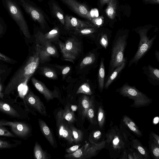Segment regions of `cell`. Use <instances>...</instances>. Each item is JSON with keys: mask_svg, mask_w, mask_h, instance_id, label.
<instances>
[{"mask_svg": "<svg viewBox=\"0 0 159 159\" xmlns=\"http://www.w3.org/2000/svg\"><path fill=\"white\" fill-rule=\"evenodd\" d=\"M34 156L37 159H48L49 157L47 153L44 151L41 146L36 142L34 149Z\"/></svg>", "mask_w": 159, "mask_h": 159, "instance_id": "83f0119b", "label": "cell"}, {"mask_svg": "<svg viewBox=\"0 0 159 159\" xmlns=\"http://www.w3.org/2000/svg\"><path fill=\"white\" fill-rule=\"evenodd\" d=\"M60 0L80 16L90 20L92 19L90 11L85 4L76 0Z\"/></svg>", "mask_w": 159, "mask_h": 159, "instance_id": "9c48e42d", "label": "cell"}, {"mask_svg": "<svg viewBox=\"0 0 159 159\" xmlns=\"http://www.w3.org/2000/svg\"><path fill=\"white\" fill-rule=\"evenodd\" d=\"M12 147V144L8 142L0 139V149L9 148Z\"/></svg>", "mask_w": 159, "mask_h": 159, "instance_id": "f35d334b", "label": "cell"}, {"mask_svg": "<svg viewBox=\"0 0 159 159\" xmlns=\"http://www.w3.org/2000/svg\"><path fill=\"white\" fill-rule=\"evenodd\" d=\"M145 1L152 3H159V0H144Z\"/></svg>", "mask_w": 159, "mask_h": 159, "instance_id": "c3c4849f", "label": "cell"}, {"mask_svg": "<svg viewBox=\"0 0 159 159\" xmlns=\"http://www.w3.org/2000/svg\"><path fill=\"white\" fill-rule=\"evenodd\" d=\"M104 62V58L102 57L101 58L98 76V86L101 92L103 91L105 84V67Z\"/></svg>", "mask_w": 159, "mask_h": 159, "instance_id": "484cf974", "label": "cell"}, {"mask_svg": "<svg viewBox=\"0 0 159 159\" xmlns=\"http://www.w3.org/2000/svg\"><path fill=\"white\" fill-rule=\"evenodd\" d=\"M148 30L147 28H143L136 31L139 36V42L136 52L129 61V67L133 64L136 65L151 48L157 35L150 38L148 36Z\"/></svg>", "mask_w": 159, "mask_h": 159, "instance_id": "5b68a950", "label": "cell"}, {"mask_svg": "<svg viewBox=\"0 0 159 159\" xmlns=\"http://www.w3.org/2000/svg\"><path fill=\"white\" fill-rule=\"evenodd\" d=\"M128 37L127 32H120L116 34L113 40L107 76L116 67L124 62H127L126 58L124 57V52Z\"/></svg>", "mask_w": 159, "mask_h": 159, "instance_id": "7a4b0ae2", "label": "cell"}, {"mask_svg": "<svg viewBox=\"0 0 159 159\" xmlns=\"http://www.w3.org/2000/svg\"><path fill=\"white\" fill-rule=\"evenodd\" d=\"M70 127L71 131L74 142L75 143H77L80 142L83 139L82 132L73 126L70 125Z\"/></svg>", "mask_w": 159, "mask_h": 159, "instance_id": "4dcf8cb0", "label": "cell"}, {"mask_svg": "<svg viewBox=\"0 0 159 159\" xmlns=\"http://www.w3.org/2000/svg\"><path fill=\"white\" fill-rule=\"evenodd\" d=\"M38 120L41 132L51 145L54 147L55 141L51 130L43 120L41 119H39Z\"/></svg>", "mask_w": 159, "mask_h": 159, "instance_id": "44dd1931", "label": "cell"}, {"mask_svg": "<svg viewBox=\"0 0 159 159\" xmlns=\"http://www.w3.org/2000/svg\"><path fill=\"white\" fill-rule=\"evenodd\" d=\"M111 34L106 31L102 30L98 32L95 41L98 48L107 49L111 42Z\"/></svg>", "mask_w": 159, "mask_h": 159, "instance_id": "ac0fdd59", "label": "cell"}, {"mask_svg": "<svg viewBox=\"0 0 159 159\" xmlns=\"http://www.w3.org/2000/svg\"><path fill=\"white\" fill-rule=\"evenodd\" d=\"M56 117L65 120L69 124L73 123L76 120L74 112L69 105L67 106L64 109L58 111Z\"/></svg>", "mask_w": 159, "mask_h": 159, "instance_id": "ffe728a7", "label": "cell"}, {"mask_svg": "<svg viewBox=\"0 0 159 159\" xmlns=\"http://www.w3.org/2000/svg\"><path fill=\"white\" fill-rule=\"evenodd\" d=\"M123 121L124 123L132 131L138 135H141L142 134L137 126H134L125 120Z\"/></svg>", "mask_w": 159, "mask_h": 159, "instance_id": "e575fe53", "label": "cell"}, {"mask_svg": "<svg viewBox=\"0 0 159 159\" xmlns=\"http://www.w3.org/2000/svg\"><path fill=\"white\" fill-rule=\"evenodd\" d=\"M90 99L89 96L84 95L80 98L79 103V111L83 120L86 117L89 107Z\"/></svg>", "mask_w": 159, "mask_h": 159, "instance_id": "603a6c76", "label": "cell"}, {"mask_svg": "<svg viewBox=\"0 0 159 159\" xmlns=\"http://www.w3.org/2000/svg\"><path fill=\"white\" fill-rule=\"evenodd\" d=\"M135 147L141 154L146 158L148 157L147 153L146 152L142 146L140 145H138L136 147Z\"/></svg>", "mask_w": 159, "mask_h": 159, "instance_id": "60d3db41", "label": "cell"}, {"mask_svg": "<svg viewBox=\"0 0 159 159\" xmlns=\"http://www.w3.org/2000/svg\"><path fill=\"white\" fill-rule=\"evenodd\" d=\"M38 44L40 62L41 63H43L48 61L51 57H58V54L56 48L52 43Z\"/></svg>", "mask_w": 159, "mask_h": 159, "instance_id": "30bf717a", "label": "cell"}, {"mask_svg": "<svg viewBox=\"0 0 159 159\" xmlns=\"http://www.w3.org/2000/svg\"><path fill=\"white\" fill-rule=\"evenodd\" d=\"M94 110V98L93 97H92L90 99V105L87 111L86 117L92 124H95L96 122L95 119Z\"/></svg>", "mask_w": 159, "mask_h": 159, "instance_id": "f546056e", "label": "cell"}, {"mask_svg": "<svg viewBox=\"0 0 159 159\" xmlns=\"http://www.w3.org/2000/svg\"><path fill=\"white\" fill-rule=\"evenodd\" d=\"M39 62V45L37 43L35 52L13 75L5 89L4 94H9L20 85L25 84L37 69Z\"/></svg>", "mask_w": 159, "mask_h": 159, "instance_id": "6da1fadb", "label": "cell"}, {"mask_svg": "<svg viewBox=\"0 0 159 159\" xmlns=\"http://www.w3.org/2000/svg\"><path fill=\"white\" fill-rule=\"evenodd\" d=\"M64 60L74 63L81 51V43L75 37L68 39L65 42H57Z\"/></svg>", "mask_w": 159, "mask_h": 159, "instance_id": "8992f818", "label": "cell"}, {"mask_svg": "<svg viewBox=\"0 0 159 159\" xmlns=\"http://www.w3.org/2000/svg\"><path fill=\"white\" fill-rule=\"evenodd\" d=\"M43 74L48 78L55 79L57 78L56 72L49 67L44 66L40 68Z\"/></svg>", "mask_w": 159, "mask_h": 159, "instance_id": "1f68e13d", "label": "cell"}, {"mask_svg": "<svg viewBox=\"0 0 159 159\" xmlns=\"http://www.w3.org/2000/svg\"><path fill=\"white\" fill-rule=\"evenodd\" d=\"M0 135L8 137H15V136L11 133L2 126H0Z\"/></svg>", "mask_w": 159, "mask_h": 159, "instance_id": "8d00e7d4", "label": "cell"}, {"mask_svg": "<svg viewBox=\"0 0 159 159\" xmlns=\"http://www.w3.org/2000/svg\"><path fill=\"white\" fill-rule=\"evenodd\" d=\"M102 143L89 145L85 144L75 152L69 154L71 159H85L95 155L97 151L102 148Z\"/></svg>", "mask_w": 159, "mask_h": 159, "instance_id": "ba28073f", "label": "cell"}, {"mask_svg": "<svg viewBox=\"0 0 159 159\" xmlns=\"http://www.w3.org/2000/svg\"><path fill=\"white\" fill-rule=\"evenodd\" d=\"M97 28L86 27L74 30L75 34L86 35L91 36L95 41L98 33Z\"/></svg>", "mask_w": 159, "mask_h": 159, "instance_id": "d4e9b609", "label": "cell"}, {"mask_svg": "<svg viewBox=\"0 0 159 159\" xmlns=\"http://www.w3.org/2000/svg\"><path fill=\"white\" fill-rule=\"evenodd\" d=\"M39 1H42L43 0H38Z\"/></svg>", "mask_w": 159, "mask_h": 159, "instance_id": "f5cc1de1", "label": "cell"}, {"mask_svg": "<svg viewBox=\"0 0 159 159\" xmlns=\"http://www.w3.org/2000/svg\"><path fill=\"white\" fill-rule=\"evenodd\" d=\"M5 23L2 19L0 18V35L3 32L5 29Z\"/></svg>", "mask_w": 159, "mask_h": 159, "instance_id": "7bdbcfd3", "label": "cell"}, {"mask_svg": "<svg viewBox=\"0 0 159 159\" xmlns=\"http://www.w3.org/2000/svg\"><path fill=\"white\" fill-rule=\"evenodd\" d=\"M152 135L153 138L154 139V141L158 144V145H159V136L157 135V134H155L154 133H152Z\"/></svg>", "mask_w": 159, "mask_h": 159, "instance_id": "ee69618b", "label": "cell"}, {"mask_svg": "<svg viewBox=\"0 0 159 159\" xmlns=\"http://www.w3.org/2000/svg\"><path fill=\"white\" fill-rule=\"evenodd\" d=\"M50 10L52 13L60 22L64 25L65 16L64 12L58 3L54 0H51L49 2Z\"/></svg>", "mask_w": 159, "mask_h": 159, "instance_id": "d6986e66", "label": "cell"}, {"mask_svg": "<svg viewBox=\"0 0 159 159\" xmlns=\"http://www.w3.org/2000/svg\"><path fill=\"white\" fill-rule=\"evenodd\" d=\"M97 51L96 52L89 53L83 59L80 65V69L97 62L99 54V53Z\"/></svg>", "mask_w": 159, "mask_h": 159, "instance_id": "cb8c5ba5", "label": "cell"}, {"mask_svg": "<svg viewBox=\"0 0 159 159\" xmlns=\"http://www.w3.org/2000/svg\"><path fill=\"white\" fill-rule=\"evenodd\" d=\"M98 121L100 128H102L105 123V116L104 111L101 106H99L98 108Z\"/></svg>", "mask_w": 159, "mask_h": 159, "instance_id": "836d02e7", "label": "cell"}, {"mask_svg": "<svg viewBox=\"0 0 159 159\" xmlns=\"http://www.w3.org/2000/svg\"><path fill=\"white\" fill-rule=\"evenodd\" d=\"M10 126L12 131L17 136L25 137L29 133L30 129L26 124L21 122L6 121H0V126Z\"/></svg>", "mask_w": 159, "mask_h": 159, "instance_id": "5bb4252c", "label": "cell"}, {"mask_svg": "<svg viewBox=\"0 0 159 159\" xmlns=\"http://www.w3.org/2000/svg\"><path fill=\"white\" fill-rule=\"evenodd\" d=\"M109 0H99L101 6H103L106 3H108Z\"/></svg>", "mask_w": 159, "mask_h": 159, "instance_id": "7dc6e473", "label": "cell"}, {"mask_svg": "<svg viewBox=\"0 0 159 159\" xmlns=\"http://www.w3.org/2000/svg\"><path fill=\"white\" fill-rule=\"evenodd\" d=\"M33 20L37 22L42 29L47 25L46 19L43 11L30 0H17Z\"/></svg>", "mask_w": 159, "mask_h": 159, "instance_id": "52a82bcc", "label": "cell"}, {"mask_svg": "<svg viewBox=\"0 0 159 159\" xmlns=\"http://www.w3.org/2000/svg\"><path fill=\"white\" fill-rule=\"evenodd\" d=\"M101 135V132L99 131H95L93 134V136L95 139H98Z\"/></svg>", "mask_w": 159, "mask_h": 159, "instance_id": "bcb514c9", "label": "cell"}, {"mask_svg": "<svg viewBox=\"0 0 159 159\" xmlns=\"http://www.w3.org/2000/svg\"><path fill=\"white\" fill-rule=\"evenodd\" d=\"M25 100L27 104L41 115H47L46 107L37 96L30 91L25 96Z\"/></svg>", "mask_w": 159, "mask_h": 159, "instance_id": "9a60e30c", "label": "cell"}, {"mask_svg": "<svg viewBox=\"0 0 159 159\" xmlns=\"http://www.w3.org/2000/svg\"><path fill=\"white\" fill-rule=\"evenodd\" d=\"M0 111L14 117H19L20 115L16 111L8 104L0 101Z\"/></svg>", "mask_w": 159, "mask_h": 159, "instance_id": "4316f807", "label": "cell"}, {"mask_svg": "<svg viewBox=\"0 0 159 159\" xmlns=\"http://www.w3.org/2000/svg\"><path fill=\"white\" fill-rule=\"evenodd\" d=\"M5 72V70L2 69L0 65V75Z\"/></svg>", "mask_w": 159, "mask_h": 159, "instance_id": "f907efd6", "label": "cell"}, {"mask_svg": "<svg viewBox=\"0 0 159 159\" xmlns=\"http://www.w3.org/2000/svg\"><path fill=\"white\" fill-rule=\"evenodd\" d=\"M152 144V153L156 158L158 159L159 157V145H158L155 141L154 144Z\"/></svg>", "mask_w": 159, "mask_h": 159, "instance_id": "d590c367", "label": "cell"}, {"mask_svg": "<svg viewBox=\"0 0 159 159\" xmlns=\"http://www.w3.org/2000/svg\"><path fill=\"white\" fill-rule=\"evenodd\" d=\"M142 70L143 74H145L149 83L154 86L159 84V70L153 67L150 65L147 66H143Z\"/></svg>", "mask_w": 159, "mask_h": 159, "instance_id": "e0dca14e", "label": "cell"}, {"mask_svg": "<svg viewBox=\"0 0 159 159\" xmlns=\"http://www.w3.org/2000/svg\"><path fill=\"white\" fill-rule=\"evenodd\" d=\"M3 5L10 16L18 26L25 36L30 39V34L28 27L17 0H2Z\"/></svg>", "mask_w": 159, "mask_h": 159, "instance_id": "3957f363", "label": "cell"}, {"mask_svg": "<svg viewBox=\"0 0 159 159\" xmlns=\"http://www.w3.org/2000/svg\"><path fill=\"white\" fill-rule=\"evenodd\" d=\"M76 93H83L91 95L92 94V92L89 84L85 83L82 84L79 87Z\"/></svg>", "mask_w": 159, "mask_h": 159, "instance_id": "d6a6232c", "label": "cell"}, {"mask_svg": "<svg viewBox=\"0 0 159 159\" xmlns=\"http://www.w3.org/2000/svg\"><path fill=\"white\" fill-rule=\"evenodd\" d=\"M106 10V14L111 19H113L115 16L116 9V0H109Z\"/></svg>", "mask_w": 159, "mask_h": 159, "instance_id": "f1b7e54d", "label": "cell"}, {"mask_svg": "<svg viewBox=\"0 0 159 159\" xmlns=\"http://www.w3.org/2000/svg\"><path fill=\"white\" fill-rule=\"evenodd\" d=\"M126 62H124L120 65L116 67L107 76V79L104 84V87L106 89H107L110 85L114 81L122 71L125 68Z\"/></svg>", "mask_w": 159, "mask_h": 159, "instance_id": "7402d4cb", "label": "cell"}, {"mask_svg": "<svg viewBox=\"0 0 159 159\" xmlns=\"http://www.w3.org/2000/svg\"><path fill=\"white\" fill-rule=\"evenodd\" d=\"M0 60L9 63H15V61L0 52Z\"/></svg>", "mask_w": 159, "mask_h": 159, "instance_id": "74e56055", "label": "cell"}, {"mask_svg": "<svg viewBox=\"0 0 159 159\" xmlns=\"http://www.w3.org/2000/svg\"><path fill=\"white\" fill-rule=\"evenodd\" d=\"M56 117V124L59 137L70 144L74 142L71 131L68 123L65 120Z\"/></svg>", "mask_w": 159, "mask_h": 159, "instance_id": "4fadbf2b", "label": "cell"}, {"mask_svg": "<svg viewBox=\"0 0 159 159\" xmlns=\"http://www.w3.org/2000/svg\"><path fill=\"white\" fill-rule=\"evenodd\" d=\"M0 87H1V86H0ZM3 94H2V93L0 92V97H3Z\"/></svg>", "mask_w": 159, "mask_h": 159, "instance_id": "816d5d0a", "label": "cell"}, {"mask_svg": "<svg viewBox=\"0 0 159 159\" xmlns=\"http://www.w3.org/2000/svg\"><path fill=\"white\" fill-rule=\"evenodd\" d=\"M60 33L59 28L57 26L45 34L38 31L35 35L37 43H52V42H57Z\"/></svg>", "mask_w": 159, "mask_h": 159, "instance_id": "7c38bea8", "label": "cell"}, {"mask_svg": "<svg viewBox=\"0 0 159 159\" xmlns=\"http://www.w3.org/2000/svg\"><path fill=\"white\" fill-rule=\"evenodd\" d=\"M116 91L124 97H127L134 101L131 106L140 107L149 105L152 102V99L146 94L139 91L134 86H132L127 83L117 89Z\"/></svg>", "mask_w": 159, "mask_h": 159, "instance_id": "277c9868", "label": "cell"}, {"mask_svg": "<svg viewBox=\"0 0 159 159\" xmlns=\"http://www.w3.org/2000/svg\"><path fill=\"white\" fill-rule=\"evenodd\" d=\"M31 81L36 89L43 95L47 100L49 101L58 97L57 92L49 90L43 83L35 78H32Z\"/></svg>", "mask_w": 159, "mask_h": 159, "instance_id": "2e32d148", "label": "cell"}, {"mask_svg": "<svg viewBox=\"0 0 159 159\" xmlns=\"http://www.w3.org/2000/svg\"><path fill=\"white\" fill-rule=\"evenodd\" d=\"M65 28L67 30H75L86 27H96L93 24L88 21L79 19L74 17L66 15L65 16Z\"/></svg>", "mask_w": 159, "mask_h": 159, "instance_id": "8fae6325", "label": "cell"}, {"mask_svg": "<svg viewBox=\"0 0 159 159\" xmlns=\"http://www.w3.org/2000/svg\"><path fill=\"white\" fill-rule=\"evenodd\" d=\"M70 67L69 66L65 67L62 70V73L63 75H64L67 74L70 70Z\"/></svg>", "mask_w": 159, "mask_h": 159, "instance_id": "f6af8a7d", "label": "cell"}, {"mask_svg": "<svg viewBox=\"0 0 159 159\" xmlns=\"http://www.w3.org/2000/svg\"><path fill=\"white\" fill-rule=\"evenodd\" d=\"M155 55L157 61H159V52L158 50H156L155 52Z\"/></svg>", "mask_w": 159, "mask_h": 159, "instance_id": "681fc988", "label": "cell"}, {"mask_svg": "<svg viewBox=\"0 0 159 159\" xmlns=\"http://www.w3.org/2000/svg\"><path fill=\"white\" fill-rule=\"evenodd\" d=\"M80 145H75L66 149V152L68 153H71L77 151L80 147Z\"/></svg>", "mask_w": 159, "mask_h": 159, "instance_id": "ab89813d", "label": "cell"}, {"mask_svg": "<svg viewBox=\"0 0 159 159\" xmlns=\"http://www.w3.org/2000/svg\"><path fill=\"white\" fill-rule=\"evenodd\" d=\"M92 22L93 24L97 27L102 25V19L101 18L99 17L94 18L92 20Z\"/></svg>", "mask_w": 159, "mask_h": 159, "instance_id": "b9f144b4", "label": "cell"}]
</instances>
